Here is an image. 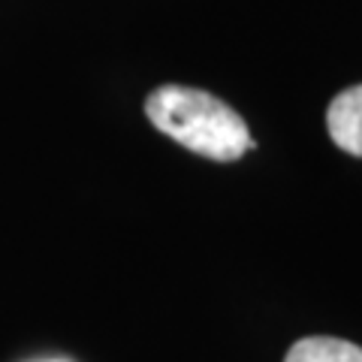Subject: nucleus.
<instances>
[{
	"mask_svg": "<svg viewBox=\"0 0 362 362\" xmlns=\"http://www.w3.org/2000/svg\"><path fill=\"white\" fill-rule=\"evenodd\" d=\"M145 115L169 139L218 163H233L254 148L251 130L239 112L199 88L163 85L151 90Z\"/></svg>",
	"mask_w": 362,
	"mask_h": 362,
	"instance_id": "nucleus-1",
	"label": "nucleus"
},
{
	"mask_svg": "<svg viewBox=\"0 0 362 362\" xmlns=\"http://www.w3.org/2000/svg\"><path fill=\"white\" fill-rule=\"evenodd\" d=\"M326 130L341 151L362 157V85L341 90L326 112Z\"/></svg>",
	"mask_w": 362,
	"mask_h": 362,
	"instance_id": "nucleus-2",
	"label": "nucleus"
},
{
	"mask_svg": "<svg viewBox=\"0 0 362 362\" xmlns=\"http://www.w3.org/2000/svg\"><path fill=\"white\" fill-rule=\"evenodd\" d=\"M284 362H362V347L344 341V338L311 335V338H299L287 350Z\"/></svg>",
	"mask_w": 362,
	"mask_h": 362,
	"instance_id": "nucleus-3",
	"label": "nucleus"
}]
</instances>
